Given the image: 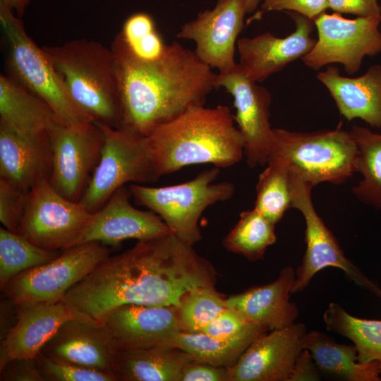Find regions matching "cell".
<instances>
[{
	"instance_id": "30bf717a",
	"label": "cell",
	"mask_w": 381,
	"mask_h": 381,
	"mask_svg": "<svg viewBox=\"0 0 381 381\" xmlns=\"http://www.w3.org/2000/svg\"><path fill=\"white\" fill-rule=\"evenodd\" d=\"M291 174V207L298 210L306 222V250L296 270L291 294L303 291L313 277L327 267L340 269L357 286L381 299V289L345 256L335 236L318 214L311 199L313 187Z\"/></svg>"
},
{
	"instance_id": "f35d334b",
	"label": "cell",
	"mask_w": 381,
	"mask_h": 381,
	"mask_svg": "<svg viewBox=\"0 0 381 381\" xmlns=\"http://www.w3.org/2000/svg\"><path fill=\"white\" fill-rule=\"evenodd\" d=\"M262 12L288 11L314 20L327 9V0H261Z\"/></svg>"
},
{
	"instance_id": "7a4b0ae2",
	"label": "cell",
	"mask_w": 381,
	"mask_h": 381,
	"mask_svg": "<svg viewBox=\"0 0 381 381\" xmlns=\"http://www.w3.org/2000/svg\"><path fill=\"white\" fill-rule=\"evenodd\" d=\"M118 73L121 126L141 137L188 108L204 105L217 74L193 52L173 42L160 58L143 61L118 34L111 44Z\"/></svg>"
},
{
	"instance_id": "7c38bea8",
	"label": "cell",
	"mask_w": 381,
	"mask_h": 381,
	"mask_svg": "<svg viewBox=\"0 0 381 381\" xmlns=\"http://www.w3.org/2000/svg\"><path fill=\"white\" fill-rule=\"evenodd\" d=\"M47 138L52 159L49 181L63 197L79 202L100 158L102 131L95 121L66 126L55 121Z\"/></svg>"
},
{
	"instance_id": "ffe728a7",
	"label": "cell",
	"mask_w": 381,
	"mask_h": 381,
	"mask_svg": "<svg viewBox=\"0 0 381 381\" xmlns=\"http://www.w3.org/2000/svg\"><path fill=\"white\" fill-rule=\"evenodd\" d=\"M295 277L296 270L286 266L272 282L231 296L225 298L226 305L246 320L268 331L289 326L299 315L296 304L289 300Z\"/></svg>"
},
{
	"instance_id": "e0dca14e",
	"label": "cell",
	"mask_w": 381,
	"mask_h": 381,
	"mask_svg": "<svg viewBox=\"0 0 381 381\" xmlns=\"http://www.w3.org/2000/svg\"><path fill=\"white\" fill-rule=\"evenodd\" d=\"M294 20L295 30L285 37L270 32L237 41L238 65L252 80L261 83L282 70L289 64L302 59L314 47L312 37L314 20L295 12H288Z\"/></svg>"
},
{
	"instance_id": "9a60e30c",
	"label": "cell",
	"mask_w": 381,
	"mask_h": 381,
	"mask_svg": "<svg viewBox=\"0 0 381 381\" xmlns=\"http://www.w3.org/2000/svg\"><path fill=\"white\" fill-rule=\"evenodd\" d=\"M246 13L244 0H217L212 9L199 13L194 20L183 24L176 36L194 41L198 57L219 73H225L237 64L236 39Z\"/></svg>"
},
{
	"instance_id": "6da1fadb",
	"label": "cell",
	"mask_w": 381,
	"mask_h": 381,
	"mask_svg": "<svg viewBox=\"0 0 381 381\" xmlns=\"http://www.w3.org/2000/svg\"><path fill=\"white\" fill-rule=\"evenodd\" d=\"M172 233L138 241L108 256L74 285L63 301L73 319L101 325L127 304L174 306L193 289L214 286L213 265Z\"/></svg>"
},
{
	"instance_id": "836d02e7",
	"label": "cell",
	"mask_w": 381,
	"mask_h": 381,
	"mask_svg": "<svg viewBox=\"0 0 381 381\" xmlns=\"http://www.w3.org/2000/svg\"><path fill=\"white\" fill-rule=\"evenodd\" d=\"M227 308L225 298L214 286H200L188 291L176 307L183 332H200Z\"/></svg>"
},
{
	"instance_id": "7bdbcfd3",
	"label": "cell",
	"mask_w": 381,
	"mask_h": 381,
	"mask_svg": "<svg viewBox=\"0 0 381 381\" xmlns=\"http://www.w3.org/2000/svg\"><path fill=\"white\" fill-rule=\"evenodd\" d=\"M320 372L310 352L303 349L295 361L289 381L320 380Z\"/></svg>"
},
{
	"instance_id": "d6a6232c",
	"label": "cell",
	"mask_w": 381,
	"mask_h": 381,
	"mask_svg": "<svg viewBox=\"0 0 381 381\" xmlns=\"http://www.w3.org/2000/svg\"><path fill=\"white\" fill-rule=\"evenodd\" d=\"M256 339H224L202 332H181L178 336L176 347L188 353L195 361L230 368Z\"/></svg>"
},
{
	"instance_id": "484cf974",
	"label": "cell",
	"mask_w": 381,
	"mask_h": 381,
	"mask_svg": "<svg viewBox=\"0 0 381 381\" xmlns=\"http://www.w3.org/2000/svg\"><path fill=\"white\" fill-rule=\"evenodd\" d=\"M192 361L176 346L116 349L113 372L118 381H179L183 368Z\"/></svg>"
},
{
	"instance_id": "ee69618b",
	"label": "cell",
	"mask_w": 381,
	"mask_h": 381,
	"mask_svg": "<svg viewBox=\"0 0 381 381\" xmlns=\"http://www.w3.org/2000/svg\"><path fill=\"white\" fill-rule=\"evenodd\" d=\"M13 11H15L16 16L19 18L23 16L28 6L30 3V0H0Z\"/></svg>"
},
{
	"instance_id": "5b68a950",
	"label": "cell",
	"mask_w": 381,
	"mask_h": 381,
	"mask_svg": "<svg viewBox=\"0 0 381 381\" xmlns=\"http://www.w3.org/2000/svg\"><path fill=\"white\" fill-rule=\"evenodd\" d=\"M273 136L268 159H280L312 187L322 182L339 185L356 172L357 144L339 126L310 133L273 128Z\"/></svg>"
},
{
	"instance_id": "8d00e7d4",
	"label": "cell",
	"mask_w": 381,
	"mask_h": 381,
	"mask_svg": "<svg viewBox=\"0 0 381 381\" xmlns=\"http://www.w3.org/2000/svg\"><path fill=\"white\" fill-rule=\"evenodd\" d=\"M201 332L218 339H238L258 338L269 331L262 326L246 320L227 307Z\"/></svg>"
},
{
	"instance_id": "f1b7e54d",
	"label": "cell",
	"mask_w": 381,
	"mask_h": 381,
	"mask_svg": "<svg viewBox=\"0 0 381 381\" xmlns=\"http://www.w3.org/2000/svg\"><path fill=\"white\" fill-rule=\"evenodd\" d=\"M349 133L358 146L356 172L362 175L352 192L361 202L381 211V134L355 124Z\"/></svg>"
},
{
	"instance_id": "52a82bcc",
	"label": "cell",
	"mask_w": 381,
	"mask_h": 381,
	"mask_svg": "<svg viewBox=\"0 0 381 381\" xmlns=\"http://www.w3.org/2000/svg\"><path fill=\"white\" fill-rule=\"evenodd\" d=\"M219 173L220 168L214 167L185 183L164 187L133 183L128 188L137 205L156 213L171 233L193 246L202 238L198 221L204 210L235 193L234 183L214 182Z\"/></svg>"
},
{
	"instance_id": "d6986e66",
	"label": "cell",
	"mask_w": 381,
	"mask_h": 381,
	"mask_svg": "<svg viewBox=\"0 0 381 381\" xmlns=\"http://www.w3.org/2000/svg\"><path fill=\"white\" fill-rule=\"evenodd\" d=\"M128 187L117 190L109 200L93 212L77 244L99 242L117 246L127 239L145 241L171 233L164 221L152 211L134 207Z\"/></svg>"
},
{
	"instance_id": "277c9868",
	"label": "cell",
	"mask_w": 381,
	"mask_h": 381,
	"mask_svg": "<svg viewBox=\"0 0 381 381\" xmlns=\"http://www.w3.org/2000/svg\"><path fill=\"white\" fill-rule=\"evenodd\" d=\"M42 49L75 102L95 122L120 128L119 79L111 48L78 39Z\"/></svg>"
},
{
	"instance_id": "44dd1931",
	"label": "cell",
	"mask_w": 381,
	"mask_h": 381,
	"mask_svg": "<svg viewBox=\"0 0 381 381\" xmlns=\"http://www.w3.org/2000/svg\"><path fill=\"white\" fill-rule=\"evenodd\" d=\"M71 319L63 301L18 308L16 323L1 339L0 369L13 359H35L60 327Z\"/></svg>"
},
{
	"instance_id": "f6af8a7d",
	"label": "cell",
	"mask_w": 381,
	"mask_h": 381,
	"mask_svg": "<svg viewBox=\"0 0 381 381\" xmlns=\"http://www.w3.org/2000/svg\"><path fill=\"white\" fill-rule=\"evenodd\" d=\"M247 13H252L256 10L261 0H244Z\"/></svg>"
},
{
	"instance_id": "1f68e13d",
	"label": "cell",
	"mask_w": 381,
	"mask_h": 381,
	"mask_svg": "<svg viewBox=\"0 0 381 381\" xmlns=\"http://www.w3.org/2000/svg\"><path fill=\"white\" fill-rule=\"evenodd\" d=\"M60 253L44 249L21 235L0 228L1 290L20 273L44 265Z\"/></svg>"
},
{
	"instance_id": "ab89813d",
	"label": "cell",
	"mask_w": 381,
	"mask_h": 381,
	"mask_svg": "<svg viewBox=\"0 0 381 381\" xmlns=\"http://www.w3.org/2000/svg\"><path fill=\"white\" fill-rule=\"evenodd\" d=\"M0 373L1 381H47L35 359H13Z\"/></svg>"
},
{
	"instance_id": "f546056e",
	"label": "cell",
	"mask_w": 381,
	"mask_h": 381,
	"mask_svg": "<svg viewBox=\"0 0 381 381\" xmlns=\"http://www.w3.org/2000/svg\"><path fill=\"white\" fill-rule=\"evenodd\" d=\"M277 241L275 224L256 209L241 212L239 219L223 240L229 251L251 261L263 258L266 249Z\"/></svg>"
},
{
	"instance_id": "5bb4252c",
	"label": "cell",
	"mask_w": 381,
	"mask_h": 381,
	"mask_svg": "<svg viewBox=\"0 0 381 381\" xmlns=\"http://www.w3.org/2000/svg\"><path fill=\"white\" fill-rule=\"evenodd\" d=\"M221 87L234 98V119L244 141L247 164L254 168L267 164L274 137L270 92L247 77L238 64L232 70L217 74L216 87Z\"/></svg>"
},
{
	"instance_id": "d4e9b609",
	"label": "cell",
	"mask_w": 381,
	"mask_h": 381,
	"mask_svg": "<svg viewBox=\"0 0 381 381\" xmlns=\"http://www.w3.org/2000/svg\"><path fill=\"white\" fill-rule=\"evenodd\" d=\"M56 121L50 107L9 76H0V125L31 140L47 137Z\"/></svg>"
},
{
	"instance_id": "4316f807",
	"label": "cell",
	"mask_w": 381,
	"mask_h": 381,
	"mask_svg": "<svg viewBox=\"0 0 381 381\" xmlns=\"http://www.w3.org/2000/svg\"><path fill=\"white\" fill-rule=\"evenodd\" d=\"M320 372L346 381H381L377 362L360 363L355 346L337 343L318 330L308 332L303 343Z\"/></svg>"
},
{
	"instance_id": "cb8c5ba5",
	"label": "cell",
	"mask_w": 381,
	"mask_h": 381,
	"mask_svg": "<svg viewBox=\"0 0 381 381\" xmlns=\"http://www.w3.org/2000/svg\"><path fill=\"white\" fill-rule=\"evenodd\" d=\"M52 169L48 138H23L0 125V179L29 192L43 179H49Z\"/></svg>"
},
{
	"instance_id": "ac0fdd59",
	"label": "cell",
	"mask_w": 381,
	"mask_h": 381,
	"mask_svg": "<svg viewBox=\"0 0 381 381\" xmlns=\"http://www.w3.org/2000/svg\"><path fill=\"white\" fill-rule=\"evenodd\" d=\"M116 349L176 346L180 329L176 307L127 304L102 322Z\"/></svg>"
},
{
	"instance_id": "b9f144b4",
	"label": "cell",
	"mask_w": 381,
	"mask_h": 381,
	"mask_svg": "<svg viewBox=\"0 0 381 381\" xmlns=\"http://www.w3.org/2000/svg\"><path fill=\"white\" fill-rule=\"evenodd\" d=\"M327 8L338 13H349L358 17L380 16L379 0H327Z\"/></svg>"
},
{
	"instance_id": "9c48e42d",
	"label": "cell",
	"mask_w": 381,
	"mask_h": 381,
	"mask_svg": "<svg viewBox=\"0 0 381 381\" xmlns=\"http://www.w3.org/2000/svg\"><path fill=\"white\" fill-rule=\"evenodd\" d=\"M95 123L104 136L101 155L79 201L91 213L101 208L126 183H150L159 179L147 153L143 137L123 128Z\"/></svg>"
},
{
	"instance_id": "7402d4cb",
	"label": "cell",
	"mask_w": 381,
	"mask_h": 381,
	"mask_svg": "<svg viewBox=\"0 0 381 381\" xmlns=\"http://www.w3.org/2000/svg\"><path fill=\"white\" fill-rule=\"evenodd\" d=\"M329 92L339 113L348 121L360 119L370 127L381 129V65L374 64L363 75H341L329 66L316 75Z\"/></svg>"
},
{
	"instance_id": "3957f363",
	"label": "cell",
	"mask_w": 381,
	"mask_h": 381,
	"mask_svg": "<svg viewBox=\"0 0 381 381\" xmlns=\"http://www.w3.org/2000/svg\"><path fill=\"white\" fill-rule=\"evenodd\" d=\"M143 140L158 178L192 164L229 167L244 155V141L234 115L223 105L191 107Z\"/></svg>"
},
{
	"instance_id": "8992f818",
	"label": "cell",
	"mask_w": 381,
	"mask_h": 381,
	"mask_svg": "<svg viewBox=\"0 0 381 381\" xmlns=\"http://www.w3.org/2000/svg\"><path fill=\"white\" fill-rule=\"evenodd\" d=\"M0 23L8 47L9 77L42 99L59 123L73 126L94 121L70 96L42 49L26 32L20 18L1 2Z\"/></svg>"
},
{
	"instance_id": "4fadbf2b",
	"label": "cell",
	"mask_w": 381,
	"mask_h": 381,
	"mask_svg": "<svg viewBox=\"0 0 381 381\" xmlns=\"http://www.w3.org/2000/svg\"><path fill=\"white\" fill-rule=\"evenodd\" d=\"M92 214L80 202L60 195L49 179H43L28 193L18 234L44 249L64 250L77 244Z\"/></svg>"
},
{
	"instance_id": "ba28073f",
	"label": "cell",
	"mask_w": 381,
	"mask_h": 381,
	"mask_svg": "<svg viewBox=\"0 0 381 381\" xmlns=\"http://www.w3.org/2000/svg\"><path fill=\"white\" fill-rule=\"evenodd\" d=\"M53 260L25 270L2 289L18 308L60 302L66 293L110 255L99 242L78 244L62 250Z\"/></svg>"
},
{
	"instance_id": "60d3db41",
	"label": "cell",
	"mask_w": 381,
	"mask_h": 381,
	"mask_svg": "<svg viewBox=\"0 0 381 381\" xmlns=\"http://www.w3.org/2000/svg\"><path fill=\"white\" fill-rule=\"evenodd\" d=\"M179 381H229L228 368L192 361L183 368Z\"/></svg>"
},
{
	"instance_id": "83f0119b",
	"label": "cell",
	"mask_w": 381,
	"mask_h": 381,
	"mask_svg": "<svg viewBox=\"0 0 381 381\" xmlns=\"http://www.w3.org/2000/svg\"><path fill=\"white\" fill-rule=\"evenodd\" d=\"M327 330L351 340L360 363L377 362L381 375V320L359 318L332 302L322 315Z\"/></svg>"
},
{
	"instance_id": "74e56055",
	"label": "cell",
	"mask_w": 381,
	"mask_h": 381,
	"mask_svg": "<svg viewBox=\"0 0 381 381\" xmlns=\"http://www.w3.org/2000/svg\"><path fill=\"white\" fill-rule=\"evenodd\" d=\"M28 193L0 179V221L4 228L18 234L27 203Z\"/></svg>"
},
{
	"instance_id": "603a6c76",
	"label": "cell",
	"mask_w": 381,
	"mask_h": 381,
	"mask_svg": "<svg viewBox=\"0 0 381 381\" xmlns=\"http://www.w3.org/2000/svg\"><path fill=\"white\" fill-rule=\"evenodd\" d=\"M115 351L102 325L71 319L60 327L41 353L55 359L113 372Z\"/></svg>"
},
{
	"instance_id": "d590c367",
	"label": "cell",
	"mask_w": 381,
	"mask_h": 381,
	"mask_svg": "<svg viewBox=\"0 0 381 381\" xmlns=\"http://www.w3.org/2000/svg\"><path fill=\"white\" fill-rule=\"evenodd\" d=\"M35 361L47 381H118L111 371L55 359L41 352L36 356Z\"/></svg>"
},
{
	"instance_id": "e575fe53",
	"label": "cell",
	"mask_w": 381,
	"mask_h": 381,
	"mask_svg": "<svg viewBox=\"0 0 381 381\" xmlns=\"http://www.w3.org/2000/svg\"><path fill=\"white\" fill-rule=\"evenodd\" d=\"M118 34L129 52L143 61L158 59L166 49L167 44L157 31L153 18L147 13L131 15Z\"/></svg>"
},
{
	"instance_id": "4dcf8cb0",
	"label": "cell",
	"mask_w": 381,
	"mask_h": 381,
	"mask_svg": "<svg viewBox=\"0 0 381 381\" xmlns=\"http://www.w3.org/2000/svg\"><path fill=\"white\" fill-rule=\"evenodd\" d=\"M267 164L258 178L254 208L276 224L291 207V175L279 159L269 158Z\"/></svg>"
},
{
	"instance_id": "8fae6325",
	"label": "cell",
	"mask_w": 381,
	"mask_h": 381,
	"mask_svg": "<svg viewBox=\"0 0 381 381\" xmlns=\"http://www.w3.org/2000/svg\"><path fill=\"white\" fill-rule=\"evenodd\" d=\"M318 39L301 59L308 68L318 71L331 64H341L346 73L353 75L365 56L381 53V16L342 17L340 13H322L314 19Z\"/></svg>"
},
{
	"instance_id": "2e32d148",
	"label": "cell",
	"mask_w": 381,
	"mask_h": 381,
	"mask_svg": "<svg viewBox=\"0 0 381 381\" xmlns=\"http://www.w3.org/2000/svg\"><path fill=\"white\" fill-rule=\"evenodd\" d=\"M307 332L296 322L262 334L228 368L229 381H289Z\"/></svg>"
}]
</instances>
